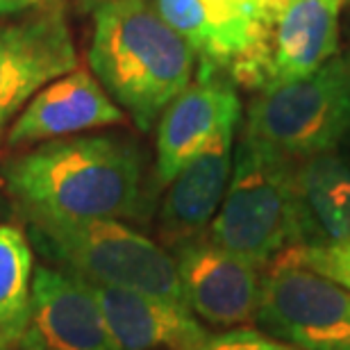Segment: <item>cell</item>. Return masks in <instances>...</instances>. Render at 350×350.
<instances>
[{
	"instance_id": "cell-1",
	"label": "cell",
	"mask_w": 350,
	"mask_h": 350,
	"mask_svg": "<svg viewBox=\"0 0 350 350\" xmlns=\"http://www.w3.org/2000/svg\"><path fill=\"white\" fill-rule=\"evenodd\" d=\"M25 219L128 221L146 212V159L123 137L55 139L5 166Z\"/></svg>"
},
{
	"instance_id": "cell-2",
	"label": "cell",
	"mask_w": 350,
	"mask_h": 350,
	"mask_svg": "<svg viewBox=\"0 0 350 350\" xmlns=\"http://www.w3.org/2000/svg\"><path fill=\"white\" fill-rule=\"evenodd\" d=\"M193 48L150 0H100L94 10L89 66L142 132L193 80Z\"/></svg>"
},
{
	"instance_id": "cell-3",
	"label": "cell",
	"mask_w": 350,
	"mask_h": 350,
	"mask_svg": "<svg viewBox=\"0 0 350 350\" xmlns=\"http://www.w3.org/2000/svg\"><path fill=\"white\" fill-rule=\"evenodd\" d=\"M34 243L62 269L91 284L185 305L169 250L123 221L27 219Z\"/></svg>"
},
{
	"instance_id": "cell-4",
	"label": "cell",
	"mask_w": 350,
	"mask_h": 350,
	"mask_svg": "<svg viewBox=\"0 0 350 350\" xmlns=\"http://www.w3.org/2000/svg\"><path fill=\"white\" fill-rule=\"evenodd\" d=\"M205 237L260 269L296 248L293 162L241 137L228 191Z\"/></svg>"
},
{
	"instance_id": "cell-5",
	"label": "cell",
	"mask_w": 350,
	"mask_h": 350,
	"mask_svg": "<svg viewBox=\"0 0 350 350\" xmlns=\"http://www.w3.org/2000/svg\"><path fill=\"white\" fill-rule=\"evenodd\" d=\"M350 130V53L305 78L257 91L241 137L286 162L344 148Z\"/></svg>"
},
{
	"instance_id": "cell-6",
	"label": "cell",
	"mask_w": 350,
	"mask_h": 350,
	"mask_svg": "<svg viewBox=\"0 0 350 350\" xmlns=\"http://www.w3.org/2000/svg\"><path fill=\"white\" fill-rule=\"evenodd\" d=\"M346 0H260L248 48L230 64L232 85L262 91L305 78L339 53Z\"/></svg>"
},
{
	"instance_id": "cell-7",
	"label": "cell",
	"mask_w": 350,
	"mask_h": 350,
	"mask_svg": "<svg viewBox=\"0 0 350 350\" xmlns=\"http://www.w3.org/2000/svg\"><path fill=\"white\" fill-rule=\"evenodd\" d=\"M255 325L296 350H350V291L286 250L264 269Z\"/></svg>"
},
{
	"instance_id": "cell-8",
	"label": "cell",
	"mask_w": 350,
	"mask_h": 350,
	"mask_svg": "<svg viewBox=\"0 0 350 350\" xmlns=\"http://www.w3.org/2000/svg\"><path fill=\"white\" fill-rule=\"evenodd\" d=\"M75 68L78 51L59 7L0 25V139L41 89Z\"/></svg>"
},
{
	"instance_id": "cell-9",
	"label": "cell",
	"mask_w": 350,
	"mask_h": 350,
	"mask_svg": "<svg viewBox=\"0 0 350 350\" xmlns=\"http://www.w3.org/2000/svg\"><path fill=\"white\" fill-rule=\"evenodd\" d=\"M185 305L214 327H246L260 310L264 269L214 246L205 234L173 248Z\"/></svg>"
},
{
	"instance_id": "cell-10",
	"label": "cell",
	"mask_w": 350,
	"mask_h": 350,
	"mask_svg": "<svg viewBox=\"0 0 350 350\" xmlns=\"http://www.w3.org/2000/svg\"><path fill=\"white\" fill-rule=\"evenodd\" d=\"M14 350H121L82 278L41 264L32 280L30 325Z\"/></svg>"
},
{
	"instance_id": "cell-11",
	"label": "cell",
	"mask_w": 350,
	"mask_h": 350,
	"mask_svg": "<svg viewBox=\"0 0 350 350\" xmlns=\"http://www.w3.org/2000/svg\"><path fill=\"white\" fill-rule=\"evenodd\" d=\"M234 85L216 71H200L157 121V185L166 187L221 130L239 125Z\"/></svg>"
},
{
	"instance_id": "cell-12",
	"label": "cell",
	"mask_w": 350,
	"mask_h": 350,
	"mask_svg": "<svg viewBox=\"0 0 350 350\" xmlns=\"http://www.w3.org/2000/svg\"><path fill=\"white\" fill-rule=\"evenodd\" d=\"M237 125L221 130L169 182L159 212V237L169 248L207 232L228 191L234 164Z\"/></svg>"
},
{
	"instance_id": "cell-13",
	"label": "cell",
	"mask_w": 350,
	"mask_h": 350,
	"mask_svg": "<svg viewBox=\"0 0 350 350\" xmlns=\"http://www.w3.org/2000/svg\"><path fill=\"white\" fill-rule=\"evenodd\" d=\"M123 121V109L105 94L96 75L75 68L46 85L25 105L7 132V144L16 148Z\"/></svg>"
},
{
	"instance_id": "cell-14",
	"label": "cell",
	"mask_w": 350,
	"mask_h": 350,
	"mask_svg": "<svg viewBox=\"0 0 350 350\" xmlns=\"http://www.w3.org/2000/svg\"><path fill=\"white\" fill-rule=\"evenodd\" d=\"M293 202L298 246L350 241V152L334 148L293 164Z\"/></svg>"
},
{
	"instance_id": "cell-15",
	"label": "cell",
	"mask_w": 350,
	"mask_h": 350,
	"mask_svg": "<svg viewBox=\"0 0 350 350\" xmlns=\"http://www.w3.org/2000/svg\"><path fill=\"white\" fill-rule=\"evenodd\" d=\"M87 284L121 350H189L207 332L182 303Z\"/></svg>"
},
{
	"instance_id": "cell-16",
	"label": "cell",
	"mask_w": 350,
	"mask_h": 350,
	"mask_svg": "<svg viewBox=\"0 0 350 350\" xmlns=\"http://www.w3.org/2000/svg\"><path fill=\"white\" fill-rule=\"evenodd\" d=\"M157 10L202 59L200 71H228L255 32L260 0H157Z\"/></svg>"
},
{
	"instance_id": "cell-17",
	"label": "cell",
	"mask_w": 350,
	"mask_h": 350,
	"mask_svg": "<svg viewBox=\"0 0 350 350\" xmlns=\"http://www.w3.org/2000/svg\"><path fill=\"white\" fill-rule=\"evenodd\" d=\"M34 255L27 234L0 226V350H14L30 325Z\"/></svg>"
},
{
	"instance_id": "cell-18",
	"label": "cell",
	"mask_w": 350,
	"mask_h": 350,
	"mask_svg": "<svg viewBox=\"0 0 350 350\" xmlns=\"http://www.w3.org/2000/svg\"><path fill=\"white\" fill-rule=\"evenodd\" d=\"M296 262L307 266L310 271L319 273L332 282L346 286L350 291V241L332 248H305L296 246L289 250Z\"/></svg>"
},
{
	"instance_id": "cell-19",
	"label": "cell",
	"mask_w": 350,
	"mask_h": 350,
	"mask_svg": "<svg viewBox=\"0 0 350 350\" xmlns=\"http://www.w3.org/2000/svg\"><path fill=\"white\" fill-rule=\"evenodd\" d=\"M189 350H296L293 346L269 337L253 327H232L221 332H205Z\"/></svg>"
},
{
	"instance_id": "cell-20",
	"label": "cell",
	"mask_w": 350,
	"mask_h": 350,
	"mask_svg": "<svg viewBox=\"0 0 350 350\" xmlns=\"http://www.w3.org/2000/svg\"><path fill=\"white\" fill-rule=\"evenodd\" d=\"M55 0H0V16H12V14L30 12L34 7L51 5Z\"/></svg>"
},
{
	"instance_id": "cell-21",
	"label": "cell",
	"mask_w": 350,
	"mask_h": 350,
	"mask_svg": "<svg viewBox=\"0 0 350 350\" xmlns=\"http://www.w3.org/2000/svg\"><path fill=\"white\" fill-rule=\"evenodd\" d=\"M344 7H346V32H348V37H350V0H346Z\"/></svg>"
},
{
	"instance_id": "cell-22",
	"label": "cell",
	"mask_w": 350,
	"mask_h": 350,
	"mask_svg": "<svg viewBox=\"0 0 350 350\" xmlns=\"http://www.w3.org/2000/svg\"><path fill=\"white\" fill-rule=\"evenodd\" d=\"M344 146H348V152H350V130H348V137H346V142H344Z\"/></svg>"
}]
</instances>
